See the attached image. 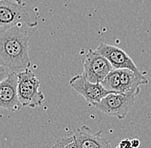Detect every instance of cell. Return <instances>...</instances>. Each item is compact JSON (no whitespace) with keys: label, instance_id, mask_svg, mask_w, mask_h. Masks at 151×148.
I'll return each mask as SVG.
<instances>
[{"label":"cell","instance_id":"cell-10","mask_svg":"<svg viewBox=\"0 0 151 148\" xmlns=\"http://www.w3.org/2000/svg\"><path fill=\"white\" fill-rule=\"evenodd\" d=\"M101 134V130L94 133L88 126L83 125L76 129L73 136L78 148H112L110 141Z\"/></svg>","mask_w":151,"mask_h":148},{"label":"cell","instance_id":"cell-14","mask_svg":"<svg viewBox=\"0 0 151 148\" xmlns=\"http://www.w3.org/2000/svg\"><path fill=\"white\" fill-rule=\"evenodd\" d=\"M131 142H132V147L133 148H138L139 147H140V144H141L140 140H139L138 139H131Z\"/></svg>","mask_w":151,"mask_h":148},{"label":"cell","instance_id":"cell-11","mask_svg":"<svg viewBox=\"0 0 151 148\" xmlns=\"http://www.w3.org/2000/svg\"><path fill=\"white\" fill-rule=\"evenodd\" d=\"M52 148H78L76 143L74 136L70 137H61L58 139L55 145Z\"/></svg>","mask_w":151,"mask_h":148},{"label":"cell","instance_id":"cell-15","mask_svg":"<svg viewBox=\"0 0 151 148\" xmlns=\"http://www.w3.org/2000/svg\"><path fill=\"white\" fill-rule=\"evenodd\" d=\"M14 1H16V2L18 3V4H22V0H14Z\"/></svg>","mask_w":151,"mask_h":148},{"label":"cell","instance_id":"cell-8","mask_svg":"<svg viewBox=\"0 0 151 148\" xmlns=\"http://www.w3.org/2000/svg\"><path fill=\"white\" fill-rule=\"evenodd\" d=\"M95 51L105 56L112 64L113 69H128L135 72H140L135 62L121 48L101 42Z\"/></svg>","mask_w":151,"mask_h":148},{"label":"cell","instance_id":"cell-13","mask_svg":"<svg viewBox=\"0 0 151 148\" xmlns=\"http://www.w3.org/2000/svg\"><path fill=\"white\" fill-rule=\"evenodd\" d=\"M117 148H133L132 147L131 139H125L121 140L119 144V147Z\"/></svg>","mask_w":151,"mask_h":148},{"label":"cell","instance_id":"cell-9","mask_svg":"<svg viewBox=\"0 0 151 148\" xmlns=\"http://www.w3.org/2000/svg\"><path fill=\"white\" fill-rule=\"evenodd\" d=\"M22 107L17 93V74L11 73L0 83V110L17 111Z\"/></svg>","mask_w":151,"mask_h":148},{"label":"cell","instance_id":"cell-7","mask_svg":"<svg viewBox=\"0 0 151 148\" xmlns=\"http://www.w3.org/2000/svg\"><path fill=\"white\" fill-rule=\"evenodd\" d=\"M69 84L76 93L84 98L85 101L89 105L93 106L109 93L101 84L89 82L83 74L73 76L70 80Z\"/></svg>","mask_w":151,"mask_h":148},{"label":"cell","instance_id":"cell-3","mask_svg":"<svg viewBox=\"0 0 151 148\" xmlns=\"http://www.w3.org/2000/svg\"><path fill=\"white\" fill-rule=\"evenodd\" d=\"M40 87V82L29 68L17 73V93L22 107L35 109L42 104L45 96Z\"/></svg>","mask_w":151,"mask_h":148},{"label":"cell","instance_id":"cell-4","mask_svg":"<svg viewBox=\"0 0 151 148\" xmlns=\"http://www.w3.org/2000/svg\"><path fill=\"white\" fill-rule=\"evenodd\" d=\"M37 24L33 21L25 4L14 0H0V28L26 25L29 28Z\"/></svg>","mask_w":151,"mask_h":148},{"label":"cell","instance_id":"cell-6","mask_svg":"<svg viewBox=\"0 0 151 148\" xmlns=\"http://www.w3.org/2000/svg\"><path fill=\"white\" fill-rule=\"evenodd\" d=\"M113 69L110 62L95 50L89 49L85 56L83 76L94 83H101Z\"/></svg>","mask_w":151,"mask_h":148},{"label":"cell","instance_id":"cell-5","mask_svg":"<svg viewBox=\"0 0 151 148\" xmlns=\"http://www.w3.org/2000/svg\"><path fill=\"white\" fill-rule=\"evenodd\" d=\"M136 94L109 93L94 106L100 111L118 119H124L133 106Z\"/></svg>","mask_w":151,"mask_h":148},{"label":"cell","instance_id":"cell-2","mask_svg":"<svg viewBox=\"0 0 151 148\" xmlns=\"http://www.w3.org/2000/svg\"><path fill=\"white\" fill-rule=\"evenodd\" d=\"M148 83V78L141 71L135 72L128 69H113L101 84L109 93L138 95L140 87Z\"/></svg>","mask_w":151,"mask_h":148},{"label":"cell","instance_id":"cell-12","mask_svg":"<svg viewBox=\"0 0 151 148\" xmlns=\"http://www.w3.org/2000/svg\"><path fill=\"white\" fill-rule=\"evenodd\" d=\"M13 73L8 67L0 64V83L4 81L9 74Z\"/></svg>","mask_w":151,"mask_h":148},{"label":"cell","instance_id":"cell-1","mask_svg":"<svg viewBox=\"0 0 151 148\" xmlns=\"http://www.w3.org/2000/svg\"><path fill=\"white\" fill-rule=\"evenodd\" d=\"M26 25L0 28V64L19 73L30 66V34Z\"/></svg>","mask_w":151,"mask_h":148}]
</instances>
